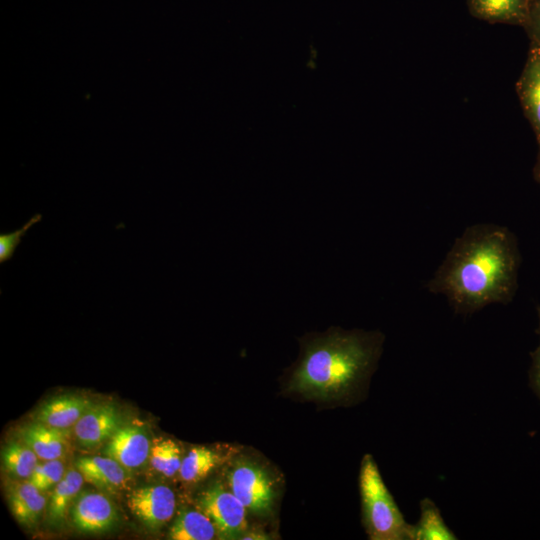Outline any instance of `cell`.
Returning a JSON list of instances; mask_svg holds the SVG:
<instances>
[{
  "label": "cell",
  "instance_id": "14",
  "mask_svg": "<svg viewBox=\"0 0 540 540\" xmlns=\"http://www.w3.org/2000/svg\"><path fill=\"white\" fill-rule=\"evenodd\" d=\"M38 488L28 482H13L7 488L12 514L25 526H33L40 518L46 498Z\"/></svg>",
  "mask_w": 540,
  "mask_h": 540
},
{
  "label": "cell",
  "instance_id": "11",
  "mask_svg": "<svg viewBox=\"0 0 540 540\" xmlns=\"http://www.w3.org/2000/svg\"><path fill=\"white\" fill-rule=\"evenodd\" d=\"M93 404L80 395H61L44 403L36 414V421L66 430L76 424Z\"/></svg>",
  "mask_w": 540,
  "mask_h": 540
},
{
  "label": "cell",
  "instance_id": "13",
  "mask_svg": "<svg viewBox=\"0 0 540 540\" xmlns=\"http://www.w3.org/2000/svg\"><path fill=\"white\" fill-rule=\"evenodd\" d=\"M21 439L38 456L39 459H60L67 449L66 430L57 429L39 421L21 429Z\"/></svg>",
  "mask_w": 540,
  "mask_h": 540
},
{
  "label": "cell",
  "instance_id": "24",
  "mask_svg": "<svg viewBox=\"0 0 540 540\" xmlns=\"http://www.w3.org/2000/svg\"><path fill=\"white\" fill-rule=\"evenodd\" d=\"M531 42L540 45V0H529L528 9L523 25Z\"/></svg>",
  "mask_w": 540,
  "mask_h": 540
},
{
  "label": "cell",
  "instance_id": "7",
  "mask_svg": "<svg viewBox=\"0 0 540 540\" xmlns=\"http://www.w3.org/2000/svg\"><path fill=\"white\" fill-rule=\"evenodd\" d=\"M73 525L84 533L110 530L118 520L113 502L99 492L82 493L71 507Z\"/></svg>",
  "mask_w": 540,
  "mask_h": 540
},
{
  "label": "cell",
  "instance_id": "16",
  "mask_svg": "<svg viewBox=\"0 0 540 540\" xmlns=\"http://www.w3.org/2000/svg\"><path fill=\"white\" fill-rule=\"evenodd\" d=\"M84 481L77 468H70L54 486L48 503V517L52 523L60 524L65 519L68 507L78 496Z\"/></svg>",
  "mask_w": 540,
  "mask_h": 540
},
{
  "label": "cell",
  "instance_id": "12",
  "mask_svg": "<svg viewBox=\"0 0 540 540\" xmlns=\"http://www.w3.org/2000/svg\"><path fill=\"white\" fill-rule=\"evenodd\" d=\"M75 464L85 481L102 490L117 491L128 481L127 469L108 456L82 457Z\"/></svg>",
  "mask_w": 540,
  "mask_h": 540
},
{
  "label": "cell",
  "instance_id": "21",
  "mask_svg": "<svg viewBox=\"0 0 540 540\" xmlns=\"http://www.w3.org/2000/svg\"><path fill=\"white\" fill-rule=\"evenodd\" d=\"M152 467L167 477L174 476L181 466V452L177 443L171 439L158 440L151 446Z\"/></svg>",
  "mask_w": 540,
  "mask_h": 540
},
{
  "label": "cell",
  "instance_id": "15",
  "mask_svg": "<svg viewBox=\"0 0 540 540\" xmlns=\"http://www.w3.org/2000/svg\"><path fill=\"white\" fill-rule=\"evenodd\" d=\"M529 0H469L472 13L486 21L523 25Z\"/></svg>",
  "mask_w": 540,
  "mask_h": 540
},
{
  "label": "cell",
  "instance_id": "6",
  "mask_svg": "<svg viewBox=\"0 0 540 540\" xmlns=\"http://www.w3.org/2000/svg\"><path fill=\"white\" fill-rule=\"evenodd\" d=\"M131 512L151 530H158L173 516L176 508L174 492L166 485H151L133 490L128 495Z\"/></svg>",
  "mask_w": 540,
  "mask_h": 540
},
{
  "label": "cell",
  "instance_id": "10",
  "mask_svg": "<svg viewBox=\"0 0 540 540\" xmlns=\"http://www.w3.org/2000/svg\"><path fill=\"white\" fill-rule=\"evenodd\" d=\"M121 426V417L114 405H92L76 422L74 433L81 445L93 447L107 439Z\"/></svg>",
  "mask_w": 540,
  "mask_h": 540
},
{
  "label": "cell",
  "instance_id": "22",
  "mask_svg": "<svg viewBox=\"0 0 540 540\" xmlns=\"http://www.w3.org/2000/svg\"><path fill=\"white\" fill-rule=\"evenodd\" d=\"M64 474V464L60 459L45 460L37 464L29 477V482L40 491H44L55 486Z\"/></svg>",
  "mask_w": 540,
  "mask_h": 540
},
{
  "label": "cell",
  "instance_id": "4",
  "mask_svg": "<svg viewBox=\"0 0 540 540\" xmlns=\"http://www.w3.org/2000/svg\"><path fill=\"white\" fill-rule=\"evenodd\" d=\"M228 485L247 510L258 515L271 512L276 497L274 484L258 464L246 459L236 461L229 471Z\"/></svg>",
  "mask_w": 540,
  "mask_h": 540
},
{
  "label": "cell",
  "instance_id": "26",
  "mask_svg": "<svg viewBox=\"0 0 540 540\" xmlns=\"http://www.w3.org/2000/svg\"><path fill=\"white\" fill-rule=\"evenodd\" d=\"M534 177L536 181L540 184V145H539V151H538L536 163L534 166Z\"/></svg>",
  "mask_w": 540,
  "mask_h": 540
},
{
  "label": "cell",
  "instance_id": "25",
  "mask_svg": "<svg viewBox=\"0 0 540 540\" xmlns=\"http://www.w3.org/2000/svg\"><path fill=\"white\" fill-rule=\"evenodd\" d=\"M538 325L536 333L539 336V344L531 353V367L529 370V384L535 395L540 400V306H537Z\"/></svg>",
  "mask_w": 540,
  "mask_h": 540
},
{
  "label": "cell",
  "instance_id": "9",
  "mask_svg": "<svg viewBox=\"0 0 540 540\" xmlns=\"http://www.w3.org/2000/svg\"><path fill=\"white\" fill-rule=\"evenodd\" d=\"M516 87L524 114L540 145V45L534 42Z\"/></svg>",
  "mask_w": 540,
  "mask_h": 540
},
{
  "label": "cell",
  "instance_id": "23",
  "mask_svg": "<svg viewBox=\"0 0 540 540\" xmlns=\"http://www.w3.org/2000/svg\"><path fill=\"white\" fill-rule=\"evenodd\" d=\"M41 214H35L29 219L21 228L11 233L0 234V263L10 260L21 242V238L25 235L27 230L37 222L41 220Z\"/></svg>",
  "mask_w": 540,
  "mask_h": 540
},
{
  "label": "cell",
  "instance_id": "18",
  "mask_svg": "<svg viewBox=\"0 0 540 540\" xmlns=\"http://www.w3.org/2000/svg\"><path fill=\"white\" fill-rule=\"evenodd\" d=\"M445 523L439 508L429 499L420 501V518L413 525V540H456Z\"/></svg>",
  "mask_w": 540,
  "mask_h": 540
},
{
  "label": "cell",
  "instance_id": "27",
  "mask_svg": "<svg viewBox=\"0 0 540 540\" xmlns=\"http://www.w3.org/2000/svg\"><path fill=\"white\" fill-rule=\"evenodd\" d=\"M266 535L262 534V533H248V534H243V537H241V539H267L268 537H264Z\"/></svg>",
  "mask_w": 540,
  "mask_h": 540
},
{
  "label": "cell",
  "instance_id": "17",
  "mask_svg": "<svg viewBox=\"0 0 540 540\" xmlns=\"http://www.w3.org/2000/svg\"><path fill=\"white\" fill-rule=\"evenodd\" d=\"M217 531L212 520L202 511L183 510L169 530L173 540H211Z\"/></svg>",
  "mask_w": 540,
  "mask_h": 540
},
{
  "label": "cell",
  "instance_id": "19",
  "mask_svg": "<svg viewBox=\"0 0 540 540\" xmlns=\"http://www.w3.org/2000/svg\"><path fill=\"white\" fill-rule=\"evenodd\" d=\"M222 461V455L204 446L192 448L182 459L179 474L188 483H195L206 477Z\"/></svg>",
  "mask_w": 540,
  "mask_h": 540
},
{
  "label": "cell",
  "instance_id": "8",
  "mask_svg": "<svg viewBox=\"0 0 540 540\" xmlns=\"http://www.w3.org/2000/svg\"><path fill=\"white\" fill-rule=\"evenodd\" d=\"M104 452L127 470H132L143 466L150 458L151 444L141 427L120 426L109 439Z\"/></svg>",
  "mask_w": 540,
  "mask_h": 540
},
{
  "label": "cell",
  "instance_id": "2",
  "mask_svg": "<svg viewBox=\"0 0 540 540\" xmlns=\"http://www.w3.org/2000/svg\"><path fill=\"white\" fill-rule=\"evenodd\" d=\"M381 335L333 331L306 344L288 389L310 399L343 400L356 394L373 370Z\"/></svg>",
  "mask_w": 540,
  "mask_h": 540
},
{
  "label": "cell",
  "instance_id": "5",
  "mask_svg": "<svg viewBox=\"0 0 540 540\" xmlns=\"http://www.w3.org/2000/svg\"><path fill=\"white\" fill-rule=\"evenodd\" d=\"M198 505L213 522L222 539H237L247 529L246 508L229 489L216 483L202 492Z\"/></svg>",
  "mask_w": 540,
  "mask_h": 540
},
{
  "label": "cell",
  "instance_id": "20",
  "mask_svg": "<svg viewBox=\"0 0 540 540\" xmlns=\"http://www.w3.org/2000/svg\"><path fill=\"white\" fill-rule=\"evenodd\" d=\"M2 461L11 475L29 479L38 464V456L23 441L11 442L2 450Z\"/></svg>",
  "mask_w": 540,
  "mask_h": 540
},
{
  "label": "cell",
  "instance_id": "3",
  "mask_svg": "<svg viewBox=\"0 0 540 540\" xmlns=\"http://www.w3.org/2000/svg\"><path fill=\"white\" fill-rule=\"evenodd\" d=\"M359 489L363 524L370 539L413 540V525L405 521L369 454L361 461Z\"/></svg>",
  "mask_w": 540,
  "mask_h": 540
},
{
  "label": "cell",
  "instance_id": "1",
  "mask_svg": "<svg viewBox=\"0 0 540 540\" xmlns=\"http://www.w3.org/2000/svg\"><path fill=\"white\" fill-rule=\"evenodd\" d=\"M520 253L513 233L495 224H476L458 237L427 284L458 313H473L512 300Z\"/></svg>",
  "mask_w": 540,
  "mask_h": 540
}]
</instances>
